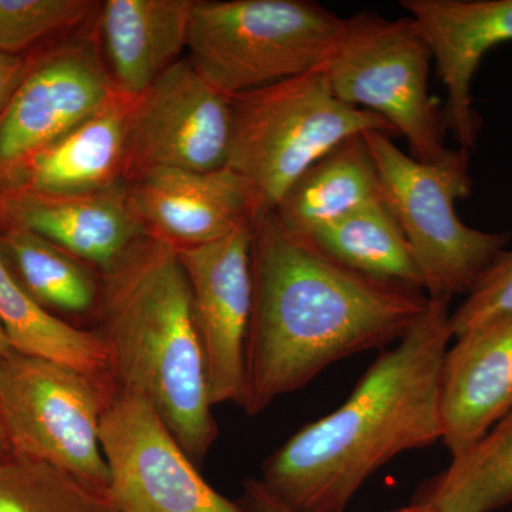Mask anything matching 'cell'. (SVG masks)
Masks as SVG:
<instances>
[{"label":"cell","mask_w":512,"mask_h":512,"mask_svg":"<svg viewBox=\"0 0 512 512\" xmlns=\"http://www.w3.org/2000/svg\"><path fill=\"white\" fill-rule=\"evenodd\" d=\"M97 311L113 393L146 399L192 461L202 460L218 426L177 248L150 234L141 239L104 274Z\"/></svg>","instance_id":"obj_3"},{"label":"cell","mask_w":512,"mask_h":512,"mask_svg":"<svg viewBox=\"0 0 512 512\" xmlns=\"http://www.w3.org/2000/svg\"><path fill=\"white\" fill-rule=\"evenodd\" d=\"M245 495L255 512H298L269 493L258 478H249L245 483Z\"/></svg>","instance_id":"obj_28"},{"label":"cell","mask_w":512,"mask_h":512,"mask_svg":"<svg viewBox=\"0 0 512 512\" xmlns=\"http://www.w3.org/2000/svg\"><path fill=\"white\" fill-rule=\"evenodd\" d=\"M433 512H493L512 503V412L421 488Z\"/></svg>","instance_id":"obj_21"},{"label":"cell","mask_w":512,"mask_h":512,"mask_svg":"<svg viewBox=\"0 0 512 512\" xmlns=\"http://www.w3.org/2000/svg\"><path fill=\"white\" fill-rule=\"evenodd\" d=\"M194 0H109L100 16L114 89L136 100L187 49Z\"/></svg>","instance_id":"obj_18"},{"label":"cell","mask_w":512,"mask_h":512,"mask_svg":"<svg viewBox=\"0 0 512 512\" xmlns=\"http://www.w3.org/2000/svg\"><path fill=\"white\" fill-rule=\"evenodd\" d=\"M252 296L241 409L264 412L333 363L400 339L426 311V293L362 274L311 239L293 234L274 210L251 221Z\"/></svg>","instance_id":"obj_1"},{"label":"cell","mask_w":512,"mask_h":512,"mask_svg":"<svg viewBox=\"0 0 512 512\" xmlns=\"http://www.w3.org/2000/svg\"><path fill=\"white\" fill-rule=\"evenodd\" d=\"M0 512H119L109 488L9 453L0 458Z\"/></svg>","instance_id":"obj_24"},{"label":"cell","mask_w":512,"mask_h":512,"mask_svg":"<svg viewBox=\"0 0 512 512\" xmlns=\"http://www.w3.org/2000/svg\"><path fill=\"white\" fill-rule=\"evenodd\" d=\"M111 394L73 367L10 349L0 360V421L10 453L109 488L100 424Z\"/></svg>","instance_id":"obj_8"},{"label":"cell","mask_w":512,"mask_h":512,"mask_svg":"<svg viewBox=\"0 0 512 512\" xmlns=\"http://www.w3.org/2000/svg\"><path fill=\"white\" fill-rule=\"evenodd\" d=\"M0 252L20 285L46 311L86 315L100 289L79 259L29 229L0 225Z\"/></svg>","instance_id":"obj_22"},{"label":"cell","mask_w":512,"mask_h":512,"mask_svg":"<svg viewBox=\"0 0 512 512\" xmlns=\"http://www.w3.org/2000/svg\"><path fill=\"white\" fill-rule=\"evenodd\" d=\"M10 349H12V346H10L8 336H6L5 329L0 325V360L8 355Z\"/></svg>","instance_id":"obj_30"},{"label":"cell","mask_w":512,"mask_h":512,"mask_svg":"<svg viewBox=\"0 0 512 512\" xmlns=\"http://www.w3.org/2000/svg\"><path fill=\"white\" fill-rule=\"evenodd\" d=\"M133 100L113 99L20 165L0 192L74 195L107 190L124 173Z\"/></svg>","instance_id":"obj_17"},{"label":"cell","mask_w":512,"mask_h":512,"mask_svg":"<svg viewBox=\"0 0 512 512\" xmlns=\"http://www.w3.org/2000/svg\"><path fill=\"white\" fill-rule=\"evenodd\" d=\"M346 29L348 18L309 0L195 2L188 59L231 99L323 69Z\"/></svg>","instance_id":"obj_6"},{"label":"cell","mask_w":512,"mask_h":512,"mask_svg":"<svg viewBox=\"0 0 512 512\" xmlns=\"http://www.w3.org/2000/svg\"><path fill=\"white\" fill-rule=\"evenodd\" d=\"M306 238L357 272L423 291L409 242L383 200L369 202Z\"/></svg>","instance_id":"obj_23"},{"label":"cell","mask_w":512,"mask_h":512,"mask_svg":"<svg viewBox=\"0 0 512 512\" xmlns=\"http://www.w3.org/2000/svg\"><path fill=\"white\" fill-rule=\"evenodd\" d=\"M100 444L119 512H245L202 478L143 397L111 394Z\"/></svg>","instance_id":"obj_9"},{"label":"cell","mask_w":512,"mask_h":512,"mask_svg":"<svg viewBox=\"0 0 512 512\" xmlns=\"http://www.w3.org/2000/svg\"><path fill=\"white\" fill-rule=\"evenodd\" d=\"M8 437L3 430L2 421H0V458L5 457L9 453Z\"/></svg>","instance_id":"obj_31"},{"label":"cell","mask_w":512,"mask_h":512,"mask_svg":"<svg viewBox=\"0 0 512 512\" xmlns=\"http://www.w3.org/2000/svg\"><path fill=\"white\" fill-rule=\"evenodd\" d=\"M251 221L217 241L177 249L190 285L214 406L241 407L244 400L245 350L254 296Z\"/></svg>","instance_id":"obj_11"},{"label":"cell","mask_w":512,"mask_h":512,"mask_svg":"<svg viewBox=\"0 0 512 512\" xmlns=\"http://www.w3.org/2000/svg\"><path fill=\"white\" fill-rule=\"evenodd\" d=\"M127 194L148 234L177 249L227 237L255 212L248 185L228 167L156 168L136 178Z\"/></svg>","instance_id":"obj_14"},{"label":"cell","mask_w":512,"mask_h":512,"mask_svg":"<svg viewBox=\"0 0 512 512\" xmlns=\"http://www.w3.org/2000/svg\"><path fill=\"white\" fill-rule=\"evenodd\" d=\"M508 315H512V249L495 259L466 301L451 313L454 339Z\"/></svg>","instance_id":"obj_26"},{"label":"cell","mask_w":512,"mask_h":512,"mask_svg":"<svg viewBox=\"0 0 512 512\" xmlns=\"http://www.w3.org/2000/svg\"><path fill=\"white\" fill-rule=\"evenodd\" d=\"M0 225L29 229L103 275L148 235L116 185L74 195L0 192Z\"/></svg>","instance_id":"obj_15"},{"label":"cell","mask_w":512,"mask_h":512,"mask_svg":"<svg viewBox=\"0 0 512 512\" xmlns=\"http://www.w3.org/2000/svg\"><path fill=\"white\" fill-rule=\"evenodd\" d=\"M0 325L16 352L73 367L113 392L109 350L100 333L77 328L42 308L20 285L2 252Z\"/></svg>","instance_id":"obj_20"},{"label":"cell","mask_w":512,"mask_h":512,"mask_svg":"<svg viewBox=\"0 0 512 512\" xmlns=\"http://www.w3.org/2000/svg\"><path fill=\"white\" fill-rule=\"evenodd\" d=\"M431 62L429 46L409 16L360 13L348 18L323 72L339 100L392 124L409 143L410 156L430 164L450 150L443 110L429 93Z\"/></svg>","instance_id":"obj_7"},{"label":"cell","mask_w":512,"mask_h":512,"mask_svg":"<svg viewBox=\"0 0 512 512\" xmlns=\"http://www.w3.org/2000/svg\"><path fill=\"white\" fill-rule=\"evenodd\" d=\"M229 170L248 185L255 212L275 210L313 163L353 136L396 128L370 111L343 103L323 69L231 97Z\"/></svg>","instance_id":"obj_4"},{"label":"cell","mask_w":512,"mask_h":512,"mask_svg":"<svg viewBox=\"0 0 512 512\" xmlns=\"http://www.w3.org/2000/svg\"><path fill=\"white\" fill-rule=\"evenodd\" d=\"M402 6L446 87V128L471 153L481 130L471 86L484 56L512 42V0H403Z\"/></svg>","instance_id":"obj_13"},{"label":"cell","mask_w":512,"mask_h":512,"mask_svg":"<svg viewBox=\"0 0 512 512\" xmlns=\"http://www.w3.org/2000/svg\"><path fill=\"white\" fill-rule=\"evenodd\" d=\"M33 60L23 55L0 52V117L8 109L10 100L18 92Z\"/></svg>","instance_id":"obj_27"},{"label":"cell","mask_w":512,"mask_h":512,"mask_svg":"<svg viewBox=\"0 0 512 512\" xmlns=\"http://www.w3.org/2000/svg\"><path fill=\"white\" fill-rule=\"evenodd\" d=\"M377 200H383L379 173L365 134H360L313 163L286 191L274 212L286 229L309 237Z\"/></svg>","instance_id":"obj_19"},{"label":"cell","mask_w":512,"mask_h":512,"mask_svg":"<svg viewBox=\"0 0 512 512\" xmlns=\"http://www.w3.org/2000/svg\"><path fill=\"white\" fill-rule=\"evenodd\" d=\"M232 103L178 60L133 100L124 173L131 180L156 168L207 171L227 167Z\"/></svg>","instance_id":"obj_10"},{"label":"cell","mask_w":512,"mask_h":512,"mask_svg":"<svg viewBox=\"0 0 512 512\" xmlns=\"http://www.w3.org/2000/svg\"><path fill=\"white\" fill-rule=\"evenodd\" d=\"M87 0H0V52L22 55L46 37L82 23Z\"/></svg>","instance_id":"obj_25"},{"label":"cell","mask_w":512,"mask_h":512,"mask_svg":"<svg viewBox=\"0 0 512 512\" xmlns=\"http://www.w3.org/2000/svg\"><path fill=\"white\" fill-rule=\"evenodd\" d=\"M379 173L383 201L409 242L427 298L470 295L507 245L510 232H484L458 217L457 201L473 188L470 154L450 148L436 163L403 153L392 137L365 134Z\"/></svg>","instance_id":"obj_5"},{"label":"cell","mask_w":512,"mask_h":512,"mask_svg":"<svg viewBox=\"0 0 512 512\" xmlns=\"http://www.w3.org/2000/svg\"><path fill=\"white\" fill-rule=\"evenodd\" d=\"M453 338L450 299L429 298L416 325L380 353L348 400L296 431L258 480L295 511L345 512L380 467L443 437L441 369Z\"/></svg>","instance_id":"obj_2"},{"label":"cell","mask_w":512,"mask_h":512,"mask_svg":"<svg viewBox=\"0 0 512 512\" xmlns=\"http://www.w3.org/2000/svg\"><path fill=\"white\" fill-rule=\"evenodd\" d=\"M116 93L87 47L33 60L0 117V188L33 154L103 109Z\"/></svg>","instance_id":"obj_12"},{"label":"cell","mask_w":512,"mask_h":512,"mask_svg":"<svg viewBox=\"0 0 512 512\" xmlns=\"http://www.w3.org/2000/svg\"><path fill=\"white\" fill-rule=\"evenodd\" d=\"M386 512H433V511H431L430 508L427 507V505L416 503V501H414L413 504L406 505V507H400V508H396V510H390V511H386Z\"/></svg>","instance_id":"obj_29"},{"label":"cell","mask_w":512,"mask_h":512,"mask_svg":"<svg viewBox=\"0 0 512 512\" xmlns=\"http://www.w3.org/2000/svg\"><path fill=\"white\" fill-rule=\"evenodd\" d=\"M441 441L466 453L512 412V315L456 338L440 380Z\"/></svg>","instance_id":"obj_16"}]
</instances>
